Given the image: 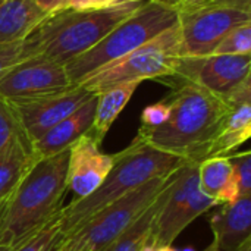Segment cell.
Returning a JSON list of instances; mask_svg holds the SVG:
<instances>
[{
  "label": "cell",
  "instance_id": "cell-1",
  "mask_svg": "<svg viewBox=\"0 0 251 251\" xmlns=\"http://www.w3.org/2000/svg\"><path fill=\"white\" fill-rule=\"evenodd\" d=\"M174 79L172 91L165 97L168 119L156 128L140 126L137 138L163 153L200 163L207 159L232 104L194 82Z\"/></svg>",
  "mask_w": 251,
  "mask_h": 251
},
{
  "label": "cell",
  "instance_id": "cell-2",
  "mask_svg": "<svg viewBox=\"0 0 251 251\" xmlns=\"http://www.w3.org/2000/svg\"><path fill=\"white\" fill-rule=\"evenodd\" d=\"M68 156L69 149L32 163L0 215V246L16 247L62 210Z\"/></svg>",
  "mask_w": 251,
  "mask_h": 251
},
{
  "label": "cell",
  "instance_id": "cell-3",
  "mask_svg": "<svg viewBox=\"0 0 251 251\" xmlns=\"http://www.w3.org/2000/svg\"><path fill=\"white\" fill-rule=\"evenodd\" d=\"M143 3L62 9L50 13L22 40L24 53L26 57L41 56L65 66L94 47L113 26L135 12Z\"/></svg>",
  "mask_w": 251,
  "mask_h": 251
},
{
  "label": "cell",
  "instance_id": "cell-4",
  "mask_svg": "<svg viewBox=\"0 0 251 251\" xmlns=\"http://www.w3.org/2000/svg\"><path fill=\"white\" fill-rule=\"evenodd\" d=\"M187 162L182 157L156 150L135 137L126 149L115 153L110 172L93 194L81 200H72L62 207L63 235L72 232L90 216L129 191L150 179L176 172Z\"/></svg>",
  "mask_w": 251,
  "mask_h": 251
},
{
  "label": "cell",
  "instance_id": "cell-5",
  "mask_svg": "<svg viewBox=\"0 0 251 251\" xmlns=\"http://www.w3.org/2000/svg\"><path fill=\"white\" fill-rule=\"evenodd\" d=\"M178 22V9L156 0L144 1L113 26L94 47L65 65L69 81L78 85L85 76L146 44Z\"/></svg>",
  "mask_w": 251,
  "mask_h": 251
},
{
  "label": "cell",
  "instance_id": "cell-6",
  "mask_svg": "<svg viewBox=\"0 0 251 251\" xmlns=\"http://www.w3.org/2000/svg\"><path fill=\"white\" fill-rule=\"evenodd\" d=\"M185 56L178 22L132 50L119 60L100 68L85 76L82 85L93 94L125 82H143L146 79H162L174 76L179 60Z\"/></svg>",
  "mask_w": 251,
  "mask_h": 251
},
{
  "label": "cell",
  "instance_id": "cell-7",
  "mask_svg": "<svg viewBox=\"0 0 251 251\" xmlns=\"http://www.w3.org/2000/svg\"><path fill=\"white\" fill-rule=\"evenodd\" d=\"M174 174L150 179L103 207L76 229L63 235L54 249L57 251H103L156 200L172 181Z\"/></svg>",
  "mask_w": 251,
  "mask_h": 251
},
{
  "label": "cell",
  "instance_id": "cell-8",
  "mask_svg": "<svg viewBox=\"0 0 251 251\" xmlns=\"http://www.w3.org/2000/svg\"><path fill=\"white\" fill-rule=\"evenodd\" d=\"M216 204L200 190L199 163L187 162L175 174L168 197L156 216L149 244L154 247L172 246L190 224Z\"/></svg>",
  "mask_w": 251,
  "mask_h": 251
},
{
  "label": "cell",
  "instance_id": "cell-9",
  "mask_svg": "<svg viewBox=\"0 0 251 251\" xmlns=\"http://www.w3.org/2000/svg\"><path fill=\"white\" fill-rule=\"evenodd\" d=\"M251 13L213 4L182 6L178 26L185 56H210L218 44L237 26L250 24Z\"/></svg>",
  "mask_w": 251,
  "mask_h": 251
},
{
  "label": "cell",
  "instance_id": "cell-10",
  "mask_svg": "<svg viewBox=\"0 0 251 251\" xmlns=\"http://www.w3.org/2000/svg\"><path fill=\"white\" fill-rule=\"evenodd\" d=\"M251 54H210L204 57L184 56L174 76L194 82L225 99L234 96L250 79Z\"/></svg>",
  "mask_w": 251,
  "mask_h": 251
},
{
  "label": "cell",
  "instance_id": "cell-11",
  "mask_svg": "<svg viewBox=\"0 0 251 251\" xmlns=\"http://www.w3.org/2000/svg\"><path fill=\"white\" fill-rule=\"evenodd\" d=\"M74 87L63 65L41 56L26 57L0 76V97L7 101L28 100Z\"/></svg>",
  "mask_w": 251,
  "mask_h": 251
},
{
  "label": "cell",
  "instance_id": "cell-12",
  "mask_svg": "<svg viewBox=\"0 0 251 251\" xmlns=\"http://www.w3.org/2000/svg\"><path fill=\"white\" fill-rule=\"evenodd\" d=\"M93 96L82 85H74L59 93L9 103L18 116L25 137L32 146L50 128L79 109Z\"/></svg>",
  "mask_w": 251,
  "mask_h": 251
},
{
  "label": "cell",
  "instance_id": "cell-13",
  "mask_svg": "<svg viewBox=\"0 0 251 251\" xmlns=\"http://www.w3.org/2000/svg\"><path fill=\"white\" fill-rule=\"evenodd\" d=\"M115 154H106L100 144L87 132L79 137L71 147L68 156L66 182L68 190L81 200L93 194L106 179L113 166Z\"/></svg>",
  "mask_w": 251,
  "mask_h": 251
},
{
  "label": "cell",
  "instance_id": "cell-14",
  "mask_svg": "<svg viewBox=\"0 0 251 251\" xmlns=\"http://www.w3.org/2000/svg\"><path fill=\"white\" fill-rule=\"evenodd\" d=\"M97 94L85 101L79 109L50 128L43 137L32 143V151L37 159L50 157L68 150L79 137L87 134L93 125Z\"/></svg>",
  "mask_w": 251,
  "mask_h": 251
},
{
  "label": "cell",
  "instance_id": "cell-15",
  "mask_svg": "<svg viewBox=\"0 0 251 251\" xmlns=\"http://www.w3.org/2000/svg\"><path fill=\"white\" fill-rule=\"evenodd\" d=\"M213 241L221 251H235L251 235V196L238 197L210 218Z\"/></svg>",
  "mask_w": 251,
  "mask_h": 251
},
{
  "label": "cell",
  "instance_id": "cell-16",
  "mask_svg": "<svg viewBox=\"0 0 251 251\" xmlns=\"http://www.w3.org/2000/svg\"><path fill=\"white\" fill-rule=\"evenodd\" d=\"M199 185L218 204L234 203L240 197L238 182L229 156L207 157L199 163Z\"/></svg>",
  "mask_w": 251,
  "mask_h": 251
},
{
  "label": "cell",
  "instance_id": "cell-17",
  "mask_svg": "<svg viewBox=\"0 0 251 251\" xmlns=\"http://www.w3.org/2000/svg\"><path fill=\"white\" fill-rule=\"evenodd\" d=\"M47 16L34 0H0V46L22 41Z\"/></svg>",
  "mask_w": 251,
  "mask_h": 251
},
{
  "label": "cell",
  "instance_id": "cell-18",
  "mask_svg": "<svg viewBox=\"0 0 251 251\" xmlns=\"http://www.w3.org/2000/svg\"><path fill=\"white\" fill-rule=\"evenodd\" d=\"M138 85L140 82H125V84L110 87L97 94L94 119H93V125L88 134L99 144H101L107 131L110 129V126L119 116V113L125 109V106L134 96Z\"/></svg>",
  "mask_w": 251,
  "mask_h": 251
},
{
  "label": "cell",
  "instance_id": "cell-19",
  "mask_svg": "<svg viewBox=\"0 0 251 251\" xmlns=\"http://www.w3.org/2000/svg\"><path fill=\"white\" fill-rule=\"evenodd\" d=\"M251 135V103H241L232 106L225 118L218 135L215 137L209 156H228L244 144Z\"/></svg>",
  "mask_w": 251,
  "mask_h": 251
},
{
  "label": "cell",
  "instance_id": "cell-20",
  "mask_svg": "<svg viewBox=\"0 0 251 251\" xmlns=\"http://www.w3.org/2000/svg\"><path fill=\"white\" fill-rule=\"evenodd\" d=\"M35 160L37 156L26 137L16 140L12 147L0 156V204L12 196Z\"/></svg>",
  "mask_w": 251,
  "mask_h": 251
},
{
  "label": "cell",
  "instance_id": "cell-21",
  "mask_svg": "<svg viewBox=\"0 0 251 251\" xmlns=\"http://www.w3.org/2000/svg\"><path fill=\"white\" fill-rule=\"evenodd\" d=\"M175 174H174V178H175ZM174 178L166 185V188L156 197V200L103 251H141L150 243L156 216H157L163 201L168 197V193L174 182Z\"/></svg>",
  "mask_w": 251,
  "mask_h": 251
},
{
  "label": "cell",
  "instance_id": "cell-22",
  "mask_svg": "<svg viewBox=\"0 0 251 251\" xmlns=\"http://www.w3.org/2000/svg\"><path fill=\"white\" fill-rule=\"evenodd\" d=\"M62 210L29 238L18 244L13 251H53L62 240Z\"/></svg>",
  "mask_w": 251,
  "mask_h": 251
},
{
  "label": "cell",
  "instance_id": "cell-23",
  "mask_svg": "<svg viewBox=\"0 0 251 251\" xmlns=\"http://www.w3.org/2000/svg\"><path fill=\"white\" fill-rule=\"evenodd\" d=\"M21 137H25V134L12 104L0 97V156Z\"/></svg>",
  "mask_w": 251,
  "mask_h": 251
},
{
  "label": "cell",
  "instance_id": "cell-24",
  "mask_svg": "<svg viewBox=\"0 0 251 251\" xmlns=\"http://www.w3.org/2000/svg\"><path fill=\"white\" fill-rule=\"evenodd\" d=\"M212 54H251V22L234 28Z\"/></svg>",
  "mask_w": 251,
  "mask_h": 251
},
{
  "label": "cell",
  "instance_id": "cell-25",
  "mask_svg": "<svg viewBox=\"0 0 251 251\" xmlns=\"http://www.w3.org/2000/svg\"><path fill=\"white\" fill-rule=\"evenodd\" d=\"M231 157L234 174L238 182L240 197L251 196V153L249 150L243 153L228 154Z\"/></svg>",
  "mask_w": 251,
  "mask_h": 251
},
{
  "label": "cell",
  "instance_id": "cell-26",
  "mask_svg": "<svg viewBox=\"0 0 251 251\" xmlns=\"http://www.w3.org/2000/svg\"><path fill=\"white\" fill-rule=\"evenodd\" d=\"M169 116V104L165 99L157 103H153L143 109L141 112V125L143 128H156L162 125Z\"/></svg>",
  "mask_w": 251,
  "mask_h": 251
},
{
  "label": "cell",
  "instance_id": "cell-27",
  "mask_svg": "<svg viewBox=\"0 0 251 251\" xmlns=\"http://www.w3.org/2000/svg\"><path fill=\"white\" fill-rule=\"evenodd\" d=\"M26 59L22 47V41L13 44H1L0 46V76L18 62Z\"/></svg>",
  "mask_w": 251,
  "mask_h": 251
},
{
  "label": "cell",
  "instance_id": "cell-28",
  "mask_svg": "<svg viewBox=\"0 0 251 251\" xmlns=\"http://www.w3.org/2000/svg\"><path fill=\"white\" fill-rule=\"evenodd\" d=\"M115 0H66L62 9H85V7H103L113 4ZM60 9V10H62Z\"/></svg>",
  "mask_w": 251,
  "mask_h": 251
},
{
  "label": "cell",
  "instance_id": "cell-29",
  "mask_svg": "<svg viewBox=\"0 0 251 251\" xmlns=\"http://www.w3.org/2000/svg\"><path fill=\"white\" fill-rule=\"evenodd\" d=\"M203 4H213L251 13V0H206ZM199 6V4H197Z\"/></svg>",
  "mask_w": 251,
  "mask_h": 251
},
{
  "label": "cell",
  "instance_id": "cell-30",
  "mask_svg": "<svg viewBox=\"0 0 251 251\" xmlns=\"http://www.w3.org/2000/svg\"><path fill=\"white\" fill-rule=\"evenodd\" d=\"M34 1L37 3V6L41 10H44L46 13L50 15V13H54V12L60 10L66 0H34Z\"/></svg>",
  "mask_w": 251,
  "mask_h": 251
},
{
  "label": "cell",
  "instance_id": "cell-31",
  "mask_svg": "<svg viewBox=\"0 0 251 251\" xmlns=\"http://www.w3.org/2000/svg\"><path fill=\"white\" fill-rule=\"evenodd\" d=\"M141 251H176L172 246H166V247H154L151 244H147Z\"/></svg>",
  "mask_w": 251,
  "mask_h": 251
},
{
  "label": "cell",
  "instance_id": "cell-32",
  "mask_svg": "<svg viewBox=\"0 0 251 251\" xmlns=\"http://www.w3.org/2000/svg\"><path fill=\"white\" fill-rule=\"evenodd\" d=\"M156 1H159V3H163V4H168V6H172V7H179V6H182L184 4V1L185 0H156Z\"/></svg>",
  "mask_w": 251,
  "mask_h": 251
},
{
  "label": "cell",
  "instance_id": "cell-33",
  "mask_svg": "<svg viewBox=\"0 0 251 251\" xmlns=\"http://www.w3.org/2000/svg\"><path fill=\"white\" fill-rule=\"evenodd\" d=\"M204 1H206V0H185L182 6H197V4H203ZM182 6H179V7H182ZM179 7H178V9H179Z\"/></svg>",
  "mask_w": 251,
  "mask_h": 251
},
{
  "label": "cell",
  "instance_id": "cell-34",
  "mask_svg": "<svg viewBox=\"0 0 251 251\" xmlns=\"http://www.w3.org/2000/svg\"><path fill=\"white\" fill-rule=\"evenodd\" d=\"M235 251H251V238L247 240V241H244Z\"/></svg>",
  "mask_w": 251,
  "mask_h": 251
},
{
  "label": "cell",
  "instance_id": "cell-35",
  "mask_svg": "<svg viewBox=\"0 0 251 251\" xmlns=\"http://www.w3.org/2000/svg\"><path fill=\"white\" fill-rule=\"evenodd\" d=\"M203 251H221V250H219L218 244H216L215 241H212V243H210V244H209V246H207V247H206Z\"/></svg>",
  "mask_w": 251,
  "mask_h": 251
},
{
  "label": "cell",
  "instance_id": "cell-36",
  "mask_svg": "<svg viewBox=\"0 0 251 251\" xmlns=\"http://www.w3.org/2000/svg\"><path fill=\"white\" fill-rule=\"evenodd\" d=\"M137 1H147V0H115L113 4H119V3H137Z\"/></svg>",
  "mask_w": 251,
  "mask_h": 251
},
{
  "label": "cell",
  "instance_id": "cell-37",
  "mask_svg": "<svg viewBox=\"0 0 251 251\" xmlns=\"http://www.w3.org/2000/svg\"><path fill=\"white\" fill-rule=\"evenodd\" d=\"M15 247H6V246H0V251H13Z\"/></svg>",
  "mask_w": 251,
  "mask_h": 251
},
{
  "label": "cell",
  "instance_id": "cell-38",
  "mask_svg": "<svg viewBox=\"0 0 251 251\" xmlns=\"http://www.w3.org/2000/svg\"><path fill=\"white\" fill-rule=\"evenodd\" d=\"M7 201V200H6ZM6 201H3L1 204H0V215H1V212H3V209H4V204H6Z\"/></svg>",
  "mask_w": 251,
  "mask_h": 251
},
{
  "label": "cell",
  "instance_id": "cell-39",
  "mask_svg": "<svg viewBox=\"0 0 251 251\" xmlns=\"http://www.w3.org/2000/svg\"><path fill=\"white\" fill-rule=\"evenodd\" d=\"M53 251H57V250H56V249H53Z\"/></svg>",
  "mask_w": 251,
  "mask_h": 251
}]
</instances>
